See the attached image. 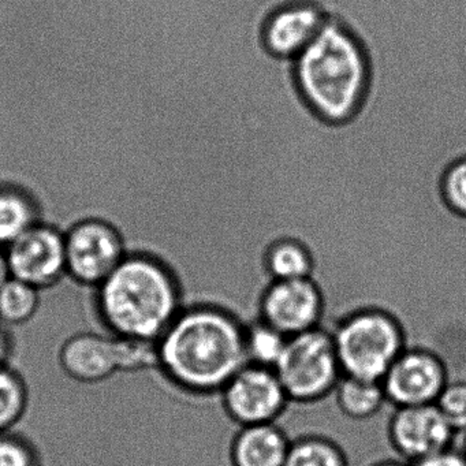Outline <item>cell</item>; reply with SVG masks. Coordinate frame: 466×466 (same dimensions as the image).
<instances>
[{"mask_svg": "<svg viewBox=\"0 0 466 466\" xmlns=\"http://www.w3.org/2000/svg\"><path fill=\"white\" fill-rule=\"evenodd\" d=\"M15 353V338L12 329L0 323V367L12 364Z\"/></svg>", "mask_w": 466, "mask_h": 466, "instance_id": "cell-27", "label": "cell"}, {"mask_svg": "<svg viewBox=\"0 0 466 466\" xmlns=\"http://www.w3.org/2000/svg\"><path fill=\"white\" fill-rule=\"evenodd\" d=\"M455 433L435 403L395 408L387 425L392 450L410 463L452 446Z\"/></svg>", "mask_w": 466, "mask_h": 466, "instance_id": "cell-11", "label": "cell"}, {"mask_svg": "<svg viewBox=\"0 0 466 466\" xmlns=\"http://www.w3.org/2000/svg\"><path fill=\"white\" fill-rule=\"evenodd\" d=\"M285 466H349V460L337 441L313 433L291 441Z\"/></svg>", "mask_w": 466, "mask_h": 466, "instance_id": "cell-20", "label": "cell"}, {"mask_svg": "<svg viewBox=\"0 0 466 466\" xmlns=\"http://www.w3.org/2000/svg\"><path fill=\"white\" fill-rule=\"evenodd\" d=\"M291 439L277 422L239 427L231 439V466H285Z\"/></svg>", "mask_w": 466, "mask_h": 466, "instance_id": "cell-14", "label": "cell"}, {"mask_svg": "<svg viewBox=\"0 0 466 466\" xmlns=\"http://www.w3.org/2000/svg\"><path fill=\"white\" fill-rule=\"evenodd\" d=\"M372 466H414L413 463L408 462L403 460H384L379 461V462L373 463Z\"/></svg>", "mask_w": 466, "mask_h": 466, "instance_id": "cell-29", "label": "cell"}, {"mask_svg": "<svg viewBox=\"0 0 466 466\" xmlns=\"http://www.w3.org/2000/svg\"><path fill=\"white\" fill-rule=\"evenodd\" d=\"M247 323L217 299L187 302L157 340V367L163 378L193 397L219 395L248 364Z\"/></svg>", "mask_w": 466, "mask_h": 466, "instance_id": "cell-1", "label": "cell"}, {"mask_svg": "<svg viewBox=\"0 0 466 466\" xmlns=\"http://www.w3.org/2000/svg\"><path fill=\"white\" fill-rule=\"evenodd\" d=\"M290 402H320L343 376L331 329L323 326L290 337L274 368Z\"/></svg>", "mask_w": 466, "mask_h": 466, "instance_id": "cell-5", "label": "cell"}, {"mask_svg": "<svg viewBox=\"0 0 466 466\" xmlns=\"http://www.w3.org/2000/svg\"><path fill=\"white\" fill-rule=\"evenodd\" d=\"M0 466H43V458L31 439L10 431L0 433Z\"/></svg>", "mask_w": 466, "mask_h": 466, "instance_id": "cell-23", "label": "cell"}, {"mask_svg": "<svg viewBox=\"0 0 466 466\" xmlns=\"http://www.w3.org/2000/svg\"><path fill=\"white\" fill-rule=\"evenodd\" d=\"M67 277L86 289H95L127 258L124 244L114 228L86 220L65 236Z\"/></svg>", "mask_w": 466, "mask_h": 466, "instance_id": "cell-9", "label": "cell"}, {"mask_svg": "<svg viewBox=\"0 0 466 466\" xmlns=\"http://www.w3.org/2000/svg\"><path fill=\"white\" fill-rule=\"evenodd\" d=\"M289 338L260 319L247 323L245 350L248 362L275 368L285 350Z\"/></svg>", "mask_w": 466, "mask_h": 466, "instance_id": "cell-21", "label": "cell"}, {"mask_svg": "<svg viewBox=\"0 0 466 466\" xmlns=\"http://www.w3.org/2000/svg\"><path fill=\"white\" fill-rule=\"evenodd\" d=\"M435 405L455 432H466V381L450 380Z\"/></svg>", "mask_w": 466, "mask_h": 466, "instance_id": "cell-24", "label": "cell"}, {"mask_svg": "<svg viewBox=\"0 0 466 466\" xmlns=\"http://www.w3.org/2000/svg\"><path fill=\"white\" fill-rule=\"evenodd\" d=\"M12 278L9 263H7L6 249L0 248V288Z\"/></svg>", "mask_w": 466, "mask_h": 466, "instance_id": "cell-28", "label": "cell"}, {"mask_svg": "<svg viewBox=\"0 0 466 466\" xmlns=\"http://www.w3.org/2000/svg\"><path fill=\"white\" fill-rule=\"evenodd\" d=\"M414 466H466V455L462 450L450 446L432 452L413 463Z\"/></svg>", "mask_w": 466, "mask_h": 466, "instance_id": "cell-26", "label": "cell"}, {"mask_svg": "<svg viewBox=\"0 0 466 466\" xmlns=\"http://www.w3.org/2000/svg\"><path fill=\"white\" fill-rule=\"evenodd\" d=\"M441 192L449 208L466 218V157H460L447 167L441 181Z\"/></svg>", "mask_w": 466, "mask_h": 466, "instance_id": "cell-25", "label": "cell"}, {"mask_svg": "<svg viewBox=\"0 0 466 466\" xmlns=\"http://www.w3.org/2000/svg\"><path fill=\"white\" fill-rule=\"evenodd\" d=\"M10 274L42 291L53 290L67 275L65 236L48 226H36L6 248Z\"/></svg>", "mask_w": 466, "mask_h": 466, "instance_id": "cell-10", "label": "cell"}, {"mask_svg": "<svg viewBox=\"0 0 466 466\" xmlns=\"http://www.w3.org/2000/svg\"><path fill=\"white\" fill-rule=\"evenodd\" d=\"M29 387L20 370L0 367V433L15 431L29 408Z\"/></svg>", "mask_w": 466, "mask_h": 466, "instance_id": "cell-19", "label": "cell"}, {"mask_svg": "<svg viewBox=\"0 0 466 466\" xmlns=\"http://www.w3.org/2000/svg\"><path fill=\"white\" fill-rule=\"evenodd\" d=\"M97 320L114 337L157 340L187 304L179 278L159 260L130 255L95 288Z\"/></svg>", "mask_w": 466, "mask_h": 466, "instance_id": "cell-2", "label": "cell"}, {"mask_svg": "<svg viewBox=\"0 0 466 466\" xmlns=\"http://www.w3.org/2000/svg\"><path fill=\"white\" fill-rule=\"evenodd\" d=\"M462 451H463V454L466 455V436H465V441H463Z\"/></svg>", "mask_w": 466, "mask_h": 466, "instance_id": "cell-30", "label": "cell"}, {"mask_svg": "<svg viewBox=\"0 0 466 466\" xmlns=\"http://www.w3.org/2000/svg\"><path fill=\"white\" fill-rule=\"evenodd\" d=\"M43 291L23 280L10 278L0 288V323L21 327L36 318L42 307Z\"/></svg>", "mask_w": 466, "mask_h": 466, "instance_id": "cell-18", "label": "cell"}, {"mask_svg": "<svg viewBox=\"0 0 466 466\" xmlns=\"http://www.w3.org/2000/svg\"><path fill=\"white\" fill-rule=\"evenodd\" d=\"M343 375L381 380L408 348L405 327L389 308L375 302L357 305L331 329Z\"/></svg>", "mask_w": 466, "mask_h": 466, "instance_id": "cell-4", "label": "cell"}, {"mask_svg": "<svg viewBox=\"0 0 466 466\" xmlns=\"http://www.w3.org/2000/svg\"><path fill=\"white\" fill-rule=\"evenodd\" d=\"M338 409L351 420L375 417L387 403L380 380L343 375L334 390Z\"/></svg>", "mask_w": 466, "mask_h": 466, "instance_id": "cell-15", "label": "cell"}, {"mask_svg": "<svg viewBox=\"0 0 466 466\" xmlns=\"http://www.w3.org/2000/svg\"><path fill=\"white\" fill-rule=\"evenodd\" d=\"M258 319L290 338L321 327L327 293L313 278L271 280L255 299Z\"/></svg>", "mask_w": 466, "mask_h": 466, "instance_id": "cell-6", "label": "cell"}, {"mask_svg": "<svg viewBox=\"0 0 466 466\" xmlns=\"http://www.w3.org/2000/svg\"><path fill=\"white\" fill-rule=\"evenodd\" d=\"M329 15L312 2H294L275 10L263 28L267 51L282 59H294L320 34Z\"/></svg>", "mask_w": 466, "mask_h": 466, "instance_id": "cell-13", "label": "cell"}, {"mask_svg": "<svg viewBox=\"0 0 466 466\" xmlns=\"http://www.w3.org/2000/svg\"><path fill=\"white\" fill-rule=\"evenodd\" d=\"M223 410L238 427L277 422L290 400L274 368L245 364L219 394Z\"/></svg>", "mask_w": 466, "mask_h": 466, "instance_id": "cell-7", "label": "cell"}, {"mask_svg": "<svg viewBox=\"0 0 466 466\" xmlns=\"http://www.w3.org/2000/svg\"><path fill=\"white\" fill-rule=\"evenodd\" d=\"M380 381L387 402L395 408L431 405L449 383V370L431 349L408 346Z\"/></svg>", "mask_w": 466, "mask_h": 466, "instance_id": "cell-8", "label": "cell"}, {"mask_svg": "<svg viewBox=\"0 0 466 466\" xmlns=\"http://www.w3.org/2000/svg\"><path fill=\"white\" fill-rule=\"evenodd\" d=\"M297 88L324 121L342 124L356 116L370 86V61L356 35L329 17L320 34L293 61Z\"/></svg>", "mask_w": 466, "mask_h": 466, "instance_id": "cell-3", "label": "cell"}, {"mask_svg": "<svg viewBox=\"0 0 466 466\" xmlns=\"http://www.w3.org/2000/svg\"><path fill=\"white\" fill-rule=\"evenodd\" d=\"M264 268L271 280L312 278L315 264L308 248L296 239H280L267 249Z\"/></svg>", "mask_w": 466, "mask_h": 466, "instance_id": "cell-16", "label": "cell"}, {"mask_svg": "<svg viewBox=\"0 0 466 466\" xmlns=\"http://www.w3.org/2000/svg\"><path fill=\"white\" fill-rule=\"evenodd\" d=\"M116 340L119 372H141L157 367V340L124 337H116Z\"/></svg>", "mask_w": 466, "mask_h": 466, "instance_id": "cell-22", "label": "cell"}, {"mask_svg": "<svg viewBox=\"0 0 466 466\" xmlns=\"http://www.w3.org/2000/svg\"><path fill=\"white\" fill-rule=\"evenodd\" d=\"M62 372L81 384H99L119 373L116 337L100 332H76L58 350Z\"/></svg>", "mask_w": 466, "mask_h": 466, "instance_id": "cell-12", "label": "cell"}, {"mask_svg": "<svg viewBox=\"0 0 466 466\" xmlns=\"http://www.w3.org/2000/svg\"><path fill=\"white\" fill-rule=\"evenodd\" d=\"M37 223L36 208L25 193L0 187V248L6 249Z\"/></svg>", "mask_w": 466, "mask_h": 466, "instance_id": "cell-17", "label": "cell"}]
</instances>
